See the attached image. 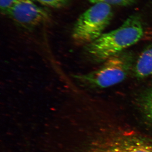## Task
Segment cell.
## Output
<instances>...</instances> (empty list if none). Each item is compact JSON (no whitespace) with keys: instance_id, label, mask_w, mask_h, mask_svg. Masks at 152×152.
Here are the masks:
<instances>
[{"instance_id":"1","label":"cell","mask_w":152,"mask_h":152,"mask_svg":"<svg viewBox=\"0 0 152 152\" xmlns=\"http://www.w3.org/2000/svg\"><path fill=\"white\" fill-rule=\"evenodd\" d=\"M145 31L140 17L128 18L115 29L104 33L85 46V52L94 62L102 63L115 55L125 51L143 37Z\"/></svg>"},{"instance_id":"2","label":"cell","mask_w":152,"mask_h":152,"mask_svg":"<svg viewBox=\"0 0 152 152\" xmlns=\"http://www.w3.org/2000/svg\"><path fill=\"white\" fill-rule=\"evenodd\" d=\"M73 141L62 148L64 152H152V140L135 133H112L86 145Z\"/></svg>"},{"instance_id":"3","label":"cell","mask_w":152,"mask_h":152,"mask_svg":"<svg viewBox=\"0 0 152 152\" xmlns=\"http://www.w3.org/2000/svg\"><path fill=\"white\" fill-rule=\"evenodd\" d=\"M97 69L88 73L74 76L82 85L91 88H105L121 83L126 78L134 64L132 52L124 51L105 61Z\"/></svg>"},{"instance_id":"4","label":"cell","mask_w":152,"mask_h":152,"mask_svg":"<svg viewBox=\"0 0 152 152\" xmlns=\"http://www.w3.org/2000/svg\"><path fill=\"white\" fill-rule=\"evenodd\" d=\"M111 6L103 3L94 4L79 17L72 31V38L78 45L91 43L104 33L111 21Z\"/></svg>"},{"instance_id":"5","label":"cell","mask_w":152,"mask_h":152,"mask_svg":"<svg viewBox=\"0 0 152 152\" xmlns=\"http://www.w3.org/2000/svg\"><path fill=\"white\" fill-rule=\"evenodd\" d=\"M7 15L18 26L26 29L36 27L49 18L46 11L32 0H21L11 9Z\"/></svg>"},{"instance_id":"6","label":"cell","mask_w":152,"mask_h":152,"mask_svg":"<svg viewBox=\"0 0 152 152\" xmlns=\"http://www.w3.org/2000/svg\"><path fill=\"white\" fill-rule=\"evenodd\" d=\"M134 75L139 79L152 75V44L141 53L134 64Z\"/></svg>"},{"instance_id":"7","label":"cell","mask_w":152,"mask_h":152,"mask_svg":"<svg viewBox=\"0 0 152 152\" xmlns=\"http://www.w3.org/2000/svg\"><path fill=\"white\" fill-rule=\"evenodd\" d=\"M139 104L144 118L152 125V86L142 95Z\"/></svg>"},{"instance_id":"8","label":"cell","mask_w":152,"mask_h":152,"mask_svg":"<svg viewBox=\"0 0 152 152\" xmlns=\"http://www.w3.org/2000/svg\"><path fill=\"white\" fill-rule=\"evenodd\" d=\"M137 0H89L93 4L98 3H103L110 5L127 6L135 2Z\"/></svg>"},{"instance_id":"9","label":"cell","mask_w":152,"mask_h":152,"mask_svg":"<svg viewBox=\"0 0 152 152\" xmlns=\"http://www.w3.org/2000/svg\"><path fill=\"white\" fill-rule=\"evenodd\" d=\"M21 0H0L1 12L4 15H7L11 9Z\"/></svg>"},{"instance_id":"10","label":"cell","mask_w":152,"mask_h":152,"mask_svg":"<svg viewBox=\"0 0 152 152\" xmlns=\"http://www.w3.org/2000/svg\"><path fill=\"white\" fill-rule=\"evenodd\" d=\"M44 5L53 8H59L68 3L69 0H37Z\"/></svg>"},{"instance_id":"11","label":"cell","mask_w":152,"mask_h":152,"mask_svg":"<svg viewBox=\"0 0 152 152\" xmlns=\"http://www.w3.org/2000/svg\"><path fill=\"white\" fill-rule=\"evenodd\" d=\"M143 37L146 40L152 41V28L149 29L145 32Z\"/></svg>"}]
</instances>
